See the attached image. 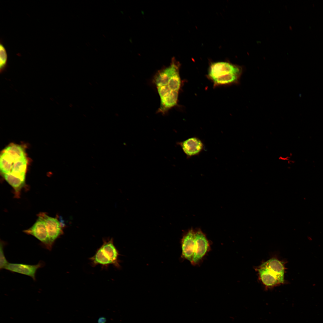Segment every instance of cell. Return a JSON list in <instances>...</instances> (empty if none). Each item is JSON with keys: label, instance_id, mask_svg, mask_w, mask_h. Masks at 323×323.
<instances>
[{"label": "cell", "instance_id": "cell-1", "mask_svg": "<svg viewBox=\"0 0 323 323\" xmlns=\"http://www.w3.org/2000/svg\"><path fill=\"white\" fill-rule=\"evenodd\" d=\"M28 165L26 148L21 144L10 143L1 152L0 173L13 188L16 198L19 197L21 190L25 185Z\"/></svg>", "mask_w": 323, "mask_h": 323}, {"label": "cell", "instance_id": "cell-2", "mask_svg": "<svg viewBox=\"0 0 323 323\" xmlns=\"http://www.w3.org/2000/svg\"><path fill=\"white\" fill-rule=\"evenodd\" d=\"M180 65L179 63L173 58L169 66L158 71L153 77L152 82L160 99L158 113L165 115L177 105L181 86Z\"/></svg>", "mask_w": 323, "mask_h": 323}, {"label": "cell", "instance_id": "cell-3", "mask_svg": "<svg viewBox=\"0 0 323 323\" xmlns=\"http://www.w3.org/2000/svg\"><path fill=\"white\" fill-rule=\"evenodd\" d=\"M242 72L241 67L226 62L212 63L208 76L215 86L230 84L239 81Z\"/></svg>", "mask_w": 323, "mask_h": 323}, {"label": "cell", "instance_id": "cell-4", "mask_svg": "<svg viewBox=\"0 0 323 323\" xmlns=\"http://www.w3.org/2000/svg\"><path fill=\"white\" fill-rule=\"evenodd\" d=\"M263 284L272 287L284 282L285 267L282 262L272 258L262 263L257 269Z\"/></svg>", "mask_w": 323, "mask_h": 323}, {"label": "cell", "instance_id": "cell-5", "mask_svg": "<svg viewBox=\"0 0 323 323\" xmlns=\"http://www.w3.org/2000/svg\"><path fill=\"white\" fill-rule=\"evenodd\" d=\"M118 251L114 246L112 238L105 240L95 255L90 259L94 264L107 266L113 264L117 267L120 265L118 260Z\"/></svg>", "mask_w": 323, "mask_h": 323}, {"label": "cell", "instance_id": "cell-6", "mask_svg": "<svg viewBox=\"0 0 323 323\" xmlns=\"http://www.w3.org/2000/svg\"><path fill=\"white\" fill-rule=\"evenodd\" d=\"M195 246L191 263L194 266L199 264L211 249L210 242L200 230L195 231Z\"/></svg>", "mask_w": 323, "mask_h": 323}, {"label": "cell", "instance_id": "cell-7", "mask_svg": "<svg viewBox=\"0 0 323 323\" xmlns=\"http://www.w3.org/2000/svg\"><path fill=\"white\" fill-rule=\"evenodd\" d=\"M23 232L36 238L46 249L50 251L52 249L45 221L39 214L38 218L33 225L28 229L24 230Z\"/></svg>", "mask_w": 323, "mask_h": 323}, {"label": "cell", "instance_id": "cell-8", "mask_svg": "<svg viewBox=\"0 0 323 323\" xmlns=\"http://www.w3.org/2000/svg\"><path fill=\"white\" fill-rule=\"evenodd\" d=\"M39 214L45 221L50 243L52 248L56 240L63 234L64 225L57 218L50 217L45 213L41 212Z\"/></svg>", "mask_w": 323, "mask_h": 323}, {"label": "cell", "instance_id": "cell-9", "mask_svg": "<svg viewBox=\"0 0 323 323\" xmlns=\"http://www.w3.org/2000/svg\"><path fill=\"white\" fill-rule=\"evenodd\" d=\"M45 263L40 261L35 265L21 263H9L4 269L12 272L17 273L29 276L35 281L36 274L37 270L43 267Z\"/></svg>", "mask_w": 323, "mask_h": 323}, {"label": "cell", "instance_id": "cell-10", "mask_svg": "<svg viewBox=\"0 0 323 323\" xmlns=\"http://www.w3.org/2000/svg\"><path fill=\"white\" fill-rule=\"evenodd\" d=\"M181 258L192 263L195 246V231L190 229L183 236L181 241Z\"/></svg>", "mask_w": 323, "mask_h": 323}, {"label": "cell", "instance_id": "cell-11", "mask_svg": "<svg viewBox=\"0 0 323 323\" xmlns=\"http://www.w3.org/2000/svg\"><path fill=\"white\" fill-rule=\"evenodd\" d=\"M179 144L188 158L198 155L204 148L202 142L195 137L188 138Z\"/></svg>", "mask_w": 323, "mask_h": 323}, {"label": "cell", "instance_id": "cell-12", "mask_svg": "<svg viewBox=\"0 0 323 323\" xmlns=\"http://www.w3.org/2000/svg\"><path fill=\"white\" fill-rule=\"evenodd\" d=\"M7 54L1 39L0 43V71L2 73L6 69L7 65Z\"/></svg>", "mask_w": 323, "mask_h": 323}, {"label": "cell", "instance_id": "cell-13", "mask_svg": "<svg viewBox=\"0 0 323 323\" xmlns=\"http://www.w3.org/2000/svg\"><path fill=\"white\" fill-rule=\"evenodd\" d=\"M5 244L3 241L0 242V269H1L5 268L9 263L6 259L4 252V247Z\"/></svg>", "mask_w": 323, "mask_h": 323}, {"label": "cell", "instance_id": "cell-14", "mask_svg": "<svg viewBox=\"0 0 323 323\" xmlns=\"http://www.w3.org/2000/svg\"><path fill=\"white\" fill-rule=\"evenodd\" d=\"M106 319L104 317H100L97 320L98 323H106Z\"/></svg>", "mask_w": 323, "mask_h": 323}]
</instances>
